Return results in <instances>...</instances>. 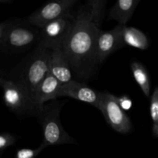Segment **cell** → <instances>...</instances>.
I'll return each mask as SVG.
<instances>
[{"label":"cell","mask_w":158,"mask_h":158,"mask_svg":"<svg viewBox=\"0 0 158 158\" xmlns=\"http://www.w3.org/2000/svg\"><path fill=\"white\" fill-rule=\"evenodd\" d=\"M72 71L70 64L61 48L51 51L49 73L61 84L72 81Z\"/></svg>","instance_id":"8fae6325"},{"label":"cell","mask_w":158,"mask_h":158,"mask_svg":"<svg viewBox=\"0 0 158 158\" xmlns=\"http://www.w3.org/2000/svg\"><path fill=\"white\" fill-rule=\"evenodd\" d=\"M121 39L123 46H128L141 50H146L149 47V41L147 35L137 28L123 26Z\"/></svg>","instance_id":"5bb4252c"},{"label":"cell","mask_w":158,"mask_h":158,"mask_svg":"<svg viewBox=\"0 0 158 158\" xmlns=\"http://www.w3.org/2000/svg\"><path fill=\"white\" fill-rule=\"evenodd\" d=\"M106 5L105 0H89L80 6L62 46L71 69L80 78H88L96 64V43L101 32Z\"/></svg>","instance_id":"6da1fadb"},{"label":"cell","mask_w":158,"mask_h":158,"mask_svg":"<svg viewBox=\"0 0 158 158\" xmlns=\"http://www.w3.org/2000/svg\"><path fill=\"white\" fill-rule=\"evenodd\" d=\"M117 102H118L119 106H120L123 111H128L132 108L133 106V101L128 96L123 95L121 97H117Z\"/></svg>","instance_id":"d6986e66"},{"label":"cell","mask_w":158,"mask_h":158,"mask_svg":"<svg viewBox=\"0 0 158 158\" xmlns=\"http://www.w3.org/2000/svg\"><path fill=\"white\" fill-rule=\"evenodd\" d=\"M131 69L136 83L140 86L144 95L149 97L151 94V83L146 68L139 62L134 61L131 64Z\"/></svg>","instance_id":"9a60e30c"},{"label":"cell","mask_w":158,"mask_h":158,"mask_svg":"<svg viewBox=\"0 0 158 158\" xmlns=\"http://www.w3.org/2000/svg\"><path fill=\"white\" fill-rule=\"evenodd\" d=\"M140 0H119L112 6L108 14V20H114L118 25L126 26L134 15Z\"/></svg>","instance_id":"4fadbf2b"},{"label":"cell","mask_w":158,"mask_h":158,"mask_svg":"<svg viewBox=\"0 0 158 158\" xmlns=\"http://www.w3.org/2000/svg\"><path fill=\"white\" fill-rule=\"evenodd\" d=\"M97 109L103 114L108 124L120 134H127L132 129L131 120L120 108L117 97L108 92H100Z\"/></svg>","instance_id":"52a82bcc"},{"label":"cell","mask_w":158,"mask_h":158,"mask_svg":"<svg viewBox=\"0 0 158 158\" xmlns=\"http://www.w3.org/2000/svg\"><path fill=\"white\" fill-rule=\"evenodd\" d=\"M75 3L76 0H57L50 2L32 12L26 19L31 25L42 29L48 23L69 13Z\"/></svg>","instance_id":"ba28073f"},{"label":"cell","mask_w":158,"mask_h":158,"mask_svg":"<svg viewBox=\"0 0 158 158\" xmlns=\"http://www.w3.org/2000/svg\"><path fill=\"white\" fill-rule=\"evenodd\" d=\"M61 97L75 99L97 108L100 100V92H97L88 87L85 83L73 80L69 83L61 85L58 93V97Z\"/></svg>","instance_id":"30bf717a"},{"label":"cell","mask_w":158,"mask_h":158,"mask_svg":"<svg viewBox=\"0 0 158 158\" xmlns=\"http://www.w3.org/2000/svg\"><path fill=\"white\" fill-rule=\"evenodd\" d=\"M45 148H46L42 143L36 149L21 148L16 151L15 158H35Z\"/></svg>","instance_id":"e0dca14e"},{"label":"cell","mask_w":158,"mask_h":158,"mask_svg":"<svg viewBox=\"0 0 158 158\" xmlns=\"http://www.w3.org/2000/svg\"><path fill=\"white\" fill-rule=\"evenodd\" d=\"M60 115V105L43 106L39 115L43 129L42 144L46 148L56 145L76 143L75 140L63 128Z\"/></svg>","instance_id":"277c9868"},{"label":"cell","mask_w":158,"mask_h":158,"mask_svg":"<svg viewBox=\"0 0 158 158\" xmlns=\"http://www.w3.org/2000/svg\"><path fill=\"white\" fill-rule=\"evenodd\" d=\"M123 26L117 25L110 30H101L95 46L96 64L102 63L111 54L123 47L121 39Z\"/></svg>","instance_id":"9c48e42d"},{"label":"cell","mask_w":158,"mask_h":158,"mask_svg":"<svg viewBox=\"0 0 158 158\" xmlns=\"http://www.w3.org/2000/svg\"><path fill=\"white\" fill-rule=\"evenodd\" d=\"M2 76H3V74H2V70L0 69V77H2Z\"/></svg>","instance_id":"603a6c76"},{"label":"cell","mask_w":158,"mask_h":158,"mask_svg":"<svg viewBox=\"0 0 158 158\" xmlns=\"http://www.w3.org/2000/svg\"><path fill=\"white\" fill-rule=\"evenodd\" d=\"M17 138L15 135L9 133H2L0 134V158L4 151L9 147L15 144Z\"/></svg>","instance_id":"2e32d148"},{"label":"cell","mask_w":158,"mask_h":158,"mask_svg":"<svg viewBox=\"0 0 158 158\" xmlns=\"http://www.w3.org/2000/svg\"><path fill=\"white\" fill-rule=\"evenodd\" d=\"M61 85L59 80L49 73L34 92L33 99L35 103L43 107L46 102L58 98Z\"/></svg>","instance_id":"7c38bea8"},{"label":"cell","mask_w":158,"mask_h":158,"mask_svg":"<svg viewBox=\"0 0 158 158\" xmlns=\"http://www.w3.org/2000/svg\"><path fill=\"white\" fill-rule=\"evenodd\" d=\"M3 35V25L2 23H0V43H1L2 38Z\"/></svg>","instance_id":"44dd1931"},{"label":"cell","mask_w":158,"mask_h":158,"mask_svg":"<svg viewBox=\"0 0 158 158\" xmlns=\"http://www.w3.org/2000/svg\"><path fill=\"white\" fill-rule=\"evenodd\" d=\"M150 113L152 119L153 123H156L158 122V87L154 89V93L151 99V106H150Z\"/></svg>","instance_id":"ac0fdd59"},{"label":"cell","mask_w":158,"mask_h":158,"mask_svg":"<svg viewBox=\"0 0 158 158\" xmlns=\"http://www.w3.org/2000/svg\"><path fill=\"white\" fill-rule=\"evenodd\" d=\"M3 35L0 48L6 52H22L40 41V29L27 19H9L2 23Z\"/></svg>","instance_id":"3957f363"},{"label":"cell","mask_w":158,"mask_h":158,"mask_svg":"<svg viewBox=\"0 0 158 158\" xmlns=\"http://www.w3.org/2000/svg\"><path fill=\"white\" fill-rule=\"evenodd\" d=\"M51 50L38 46L19 77L10 78L23 83L32 93V97L39 85L49 73Z\"/></svg>","instance_id":"5b68a950"},{"label":"cell","mask_w":158,"mask_h":158,"mask_svg":"<svg viewBox=\"0 0 158 158\" xmlns=\"http://www.w3.org/2000/svg\"><path fill=\"white\" fill-rule=\"evenodd\" d=\"M153 134L155 137H158V122L153 124Z\"/></svg>","instance_id":"ffe728a7"},{"label":"cell","mask_w":158,"mask_h":158,"mask_svg":"<svg viewBox=\"0 0 158 158\" xmlns=\"http://www.w3.org/2000/svg\"><path fill=\"white\" fill-rule=\"evenodd\" d=\"M11 2L10 0H0V3H9Z\"/></svg>","instance_id":"7402d4cb"},{"label":"cell","mask_w":158,"mask_h":158,"mask_svg":"<svg viewBox=\"0 0 158 158\" xmlns=\"http://www.w3.org/2000/svg\"><path fill=\"white\" fill-rule=\"evenodd\" d=\"M0 86L2 89L3 102L11 112L21 117H39L43 106L35 103L32 93L23 83L2 76Z\"/></svg>","instance_id":"7a4b0ae2"},{"label":"cell","mask_w":158,"mask_h":158,"mask_svg":"<svg viewBox=\"0 0 158 158\" xmlns=\"http://www.w3.org/2000/svg\"><path fill=\"white\" fill-rule=\"evenodd\" d=\"M75 21V14L72 12L64 16L48 23L40 29L39 46L54 50L62 49L65 40L69 35Z\"/></svg>","instance_id":"8992f818"}]
</instances>
